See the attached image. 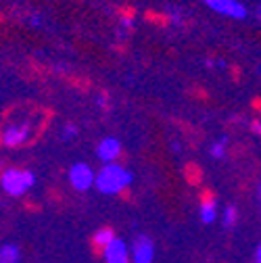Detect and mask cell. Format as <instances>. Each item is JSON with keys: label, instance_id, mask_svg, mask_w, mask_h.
I'll return each mask as SVG.
<instances>
[{"label": "cell", "instance_id": "1", "mask_svg": "<svg viewBox=\"0 0 261 263\" xmlns=\"http://www.w3.org/2000/svg\"><path fill=\"white\" fill-rule=\"evenodd\" d=\"M134 176L127 167L119 165V163H107L101 167V172H96V190L107 196H115L121 194L129 184H132Z\"/></svg>", "mask_w": 261, "mask_h": 263}, {"label": "cell", "instance_id": "2", "mask_svg": "<svg viewBox=\"0 0 261 263\" xmlns=\"http://www.w3.org/2000/svg\"><path fill=\"white\" fill-rule=\"evenodd\" d=\"M36 184V176L29 170H19V167H7L0 174V186L11 196H23L27 190H31Z\"/></svg>", "mask_w": 261, "mask_h": 263}, {"label": "cell", "instance_id": "3", "mask_svg": "<svg viewBox=\"0 0 261 263\" xmlns=\"http://www.w3.org/2000/svg\"><path fill=\"white\" fill-rule=\"evenodd\" d=\"M96 182V174L88 163H76L69 167V184L78 190V192H86L94 186Z\"/></svg>", "mask_w": 261, "mask_h": 263}, {"label": "cell", "instance_id": "4", "mask_svg": "<svg viewBox=\"0 0 261 263\" xmlns=\"http://www.w3.org/2000/svg\"><path fill=\"white\" fill-rule=\"evenodd\" d=\"M203 5H207L211 11H215L217 15L230 17V19H245L249 15L247 7L238 0H201Z\"/></svg>", "mask_w": 261, "mask_h": 263}, {"label": "cell", "instance_id": "5", "mask_svg": "<svg viewBox=\"0 0 261 263\" xmlns=\"http://www.w3.org/2000/svg\"><path fill=\"white\" fill-rule=\"evenodd\" d=\"M129 255H132V263H153L155 242L146 234H140L134 238L132 247H129Z\"/></svg>", "mask_w": 261, "mask_h": 263}, {"label": "cell", "instance_id": "6", "mask_svg": "<svg viewBox=\"0 0 261 263\" xmlns=\"http://www.w3.org/2000/svg\"><path fill=\"white\" fill-rule=\"evenodd\" d=\"M103 259H105V263H132L129 247L117 236L103 249Z\"/></svg>", "mask_w": 261, "mask_h": 263}, {"label": "cell", "instance_id": "7", "mask_svg": "<svg viewBox=\"0 0 261 263\" xmlns=\"http://www.w3.org/2000/svg\"><path fill=\"white\" fill-rule=\"evenodd\" d=\"M29 138V125L27 123H9L3 129V144L9 148L21 146Z\"/></svg>", "mask_w": 261, "mask_h": 263}, {"label": "cell", "instance_id": "8", "mask_svg": "<svg viewBox=\"0 0 261 263\" xmlns=\"http://www.w3.org/2000/svg\"><path fill=\"white\" fill-rule=\"evenodd\" d=\"M121 155V142L113 136H107L99 142V146H96V157H99L105 165L107 163H115Z\"/></svg>", "mask_w": 261, "mask_h": 263}, {"label": "cell", "instance_id": "9", "mask_svg": "<svg viewBox=\"0 0 261 263\" xmlns=\"http://www.w3.org/2000/svg\"><path fill=\"white\" fill-rule=\"evenodd\" d=\"M215 219H217V201L211 192H205L201 199V221L213 223Z\"/></svg>", "mask_w": 261, "mask_h": 263}, {"label": "cell", "instance_id": "10", "mask_svg": "<svg viewBox=\"0 0 261 263\" xmlns=\"http://www.w3.org/2000/svg\"><path fill=\"white\" fill-rule=\"evenodd\" d=\"M21 251L17 245H3L0 247V263H19Z\"/></svg>", "mask_w": 261, "mask_h": 263}, {"label": "cell", "instance_id": "11", "mask_svg": "<svg viewBox=\"0 0 261 263\" xmlns=\"http://www.w3.org/2000/svg\"><path fill=\"white\" fill-rule=\"evenodd\" d=\"M113 238H115V232L111 228H101V230H96V232H94L92 242H94L96 249H105Z\"/></svg>", "mask_w": 261, "mask_h": 263}, {"label": "cell", "instance_id": "12", "mask_svg": "<svg viewBox=\"0 0 261 263\" xmlns=\"http://www.w3.org/2000/svg\"><path fill=\"white\" fill-rule=\"evenodd\" d=\"M236 221H238V211H236V207L228 205V207L223 209V217H221L223 228H234V226H236Z\"/></svg>", "mask_w": 261, "mask_h": 263}, {"label": "cell", "instance_id": "13", "mask_svg": "<svg viewBox=\"0 0 261 263\" xmlns=\"http://www.w3.org/2000/svg\"><path fill=\"white\" fill-rule=\"evenodd\" d=\"M209 155H211L213 159H223V157H226V138L213 142L211 148H209Z\"/></svg>", "mask_w": 261, "mask_h": 263}, {"label": "cell", "instance_id": "14", "mask_svg": "<svg viewBox=\"0 0 261 263\" xmlns=\"http://www.w3.org/2000/svg\"><path fill=\"white\" fill-rule=\"evenodd\" d=\"M76 136H78V127H76V125L67 123V125L63 127V134H61V138H63L65 142H67V140H71V138H76Z\"/></svg>", "mask_w": 261, "mask_h": 263}, {"label": "cell", "instance_id": "15", "mask_svg": "<svg viewBox=\"0 0 261 263\" xmlns=\"http://www.w3.org/2000/svg\"><path fill=\"white\" fill-rule=\"evenodd\" d=\"M119 25H121L123 29H132V27L136 25V19H134V17H129V15H123V17L119 19Z\"/></svg>", "mask_w": 261, "mask_h": 263}, {"label": "cell", "instance_id": "16", "mask_svg": "<svg viewBox=\"0 0 261 263\" xmlns=\"http://www.w3.org/2000/svg\"><path fill=\"white\" fill-rule=\"evenodd\" d=\"M96 105H99L101 109H107V105H109V96H107V94H101L99 98H96Z\"/></svg>", "mask_w": 261, "mask_h": 263}, {"label": "cell", "instance_id": "17", "mask_svg": "<svg viewBox=\"0 0 261 263\" xmlns=\"http://www.w3.org/2000/svg\"><path fill=\"white\" fill-rule=\"evenodd\" d=\"M29 23H31V25H34V27H40V25H42V17L34 15V17H31V19H29Z\"/></svg>", "mask_w": 261, "mask_h": 263}, {"label": "cell", "instance_id": "18", "mask_svg": "<svg viewBox=\"0 0 261 263\" xmlns=\"http://www.w3.org/2000/svg\"><path fill=\"white\" fill-rule=\"evenodd\" d=\"M170 17H172V23H176V25H182V17H180V13H176V11H174Z\"/></svg>", "mask_w": 261, "mask_h": 263}, {"label": "cell", "instance_id": "19", "mask_svg": "<svg viewBox=\"0 0 261 263\" xmlns=\"http://www.w3.org/2000/svg\"><path fill=\"white\" fill-rule=\"evenodd\" d=\"M251 129L255 132V134L261 136V121H253V123H251Z\"/></svg>", "mask_w": 261, "mask_h": 263}, {"label": "cell", "instance_id": "20", "mask_svg": "<svg viewBox=\"0 0 261 263\" xmlns=\"http://www.w3.org/2000/svg\"><path fill=\"white\" fill-rule=\"evenodd\" d=\"M255 263H261V245H259L257 251H255Z\"/></svg>", "mask_w": 261, "mask_h": 263}, {"label": "cell", "instance_id": "21", "mask_svg": "<svg viewBox=\"0 0 261 263\" xmlns=\"http://www.w3.org/2000/svg\"><path fill=\"white\" fill-rule=\"evenodd\" d=\"M257 15H259V19H261V7H259V11H257Z\"/></svg>", "mask_w": 261, "mask_h": 263}, {"label": "cell", "instance_id": "22", "mask_svg": "<svg viewBox=\"0 0 261 263\" xmlns=\"http://www.w3.org/2000/svg\"><path fill=\"white\" fill-rule=\"evenodd\" d=\"M259 196H261V184H259Z\"/></svg>", "mask_w": 261, "mask_h": 263}]
</instances>
